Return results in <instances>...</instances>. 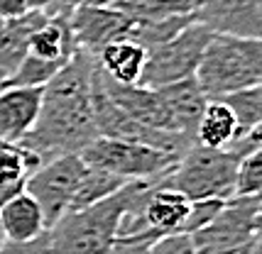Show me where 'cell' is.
Wrapping results in <instances>:
<instances>
[{
    "label": "cell",
    "mask_w": 262,
    "mask_h": 254,
    "mask_svg": "<svg viewBox=\"0 0 262 254\" xmlns=\"http://www.w3.org/2000/svg\"><path fill=\"white\" fill-rule=\"evenodd\" d=\"M235 196H262V149L240 157Z\"/></svg>",
    "instance_id": "23"
},
{
    "label": "cell",
    "mask_w": 262,
    "mask_h": 254,
    "mask_svg": "<svg viewBox=\"0 0 262 254\" xmlns=\"http://www.w3.org/2000/svg\"><path fill=\"white\" fill-rule=\"evenodd\" d=\"M211 39H213V32L204 24L194 22L186 30H182L174 39L149 49L137 86L157 91V88L179 83L184 79H194Z\"/></svg>",
    "instance_id": "6"
},
{
    "label": "cell",
    "mask_w": 262,
    "mask_h": 254,
    "mask_svg": "<svg viewBox=\"0 0 262 254\" xmlns=\"http://www.w3.org/2000/svg\"><path fill=\"white\" fill-rule=\"evenodd\" d=\"M255 149H262V122L252 125L248 132H243L228 147V151H233L235 157H245V154H250Z\"/></svg>",
    "instance_id": "27"
},
{
    "label": "cell",
    "mask_w": 262,
    "mask_h": 254,
    "mask_svg": "<svg viewBox=\"0 0 262 254\" xmlns=\"http://www.w3.org/2000/svg\"><path fill=\"white\" fill-rule=\"evenodd\" d=\"M42 108V88L5 86L0 91V142L23 144Z\"/></svg>",
    "instance_id": "12"
},
{
    "label": "cell",
    "mask_w": 262,
    "mask_h": 254,
    "mask_svg": "<svg viewBox=\"0 0 262 254\" xmlns=\"http://www.w3.org/2000/svg\"><path fill=\"white\" fill-rule=\"evenodd\" d=\"M61 69V64H49V61H39V59L25 54L23 61L17 64V69L8 76L5 86H25V88H42L54 79V73Z\"/></svg>",
    "instance_id": "21"
},
{
    "label": "cell",
    "mask_w": 262,
    "mask_h": 254,
    "mask_svg": "<svg viewBox=\"0 0 262 254\" xmlns=\"http://www.w3.org/2000/svg\"><path fill=\"white\" fill-rule=\"evenodd\" d=\"M79 157L86 166L120 176L123 181H164L179 162L147 144L111 137H96Z\"/></svg>",
    "instance_id": "5"
},
{
    "label": "cell",
    "mask_w": 262,
    "mask_h": 254,
    "mask_svg": "<svg viewBox=\"0 0 262 254\" xmlns=\"http://www.w3.org/2000/svg\"><path fill=\"white\" fill-rule=\"evenodd\" d=\"M145 61H147V49L127 37L105 44L96 54V64H98L101 73L120 86H137L142 69H145Z\"/></svg>",
    "instance_id": "15"
},
{
    "label": "cell",
    "mask_w": 262,
    "mask_h": 254,
    "mask_svg": "<svg viewBox=\"0 0 262 254\" xmlns=\"http://www.w3.org/2000/svg\"><path fill=\"white\" fill-rule=\"evenodd\" d=\"M257 240V237H255ZM255 240L248 244H240V247H233V249H223V252H213V254H250L252 247H255Z\"/></svg>",
    "instance_id": "32"
},
{
    "label": "cell",
    "mask_w": 262,
    "mask_h": 254,
    "mask_svg": "<svg viewBox=\"0 0 262 254\" xmlns=\"http://www.w3.org/2000/svg\"><path fill=\"white\" fill-rule=\"evenodd\" d=\"M0 227H3L5 240L12 244L34 242L45 232H49L45 213L30 193H20L8 206L0 208Z\"/></svg>",
    "instance_id": "14"
},
{
    "label": "cell",
    "mask_w": 262,
    "mask_h": 254,
    "mask_svg": "<svg viewBox=\"0 0 262 254\" xmlns=\"http://www.w3.org/2000/svg\"><path fill=\"white\" fill-rule=\"evenodd\" d=\"M93 71L96 57L76 49L54 79L42 86L39 117L20 144L42 164L64 154H81L98 137L91 105Z\"/></svg>",
    "instance_id": "1"
},
{
    "label": "cell",
    "mask_w": 262,
    "mask_h": 254,
    "mask_svg": "<svg viewBox=\"0 0 262 254\" xmlns=\"http://www.w3.org/2000/svg\"><path fill=\"white\" fill-rule=\"evenodd\" d=\"M5 242H8V240H5V235H3V227H0V247H3Z\"/></svg>",
    "instance_id": "35"
},
{
    "label": "cell",
    "mask_w": 262,
    "mask_h": 254,
    "mask_svg": "<svg viewBox=\"0 0 262 254\" xmlns=\"http://www.w3.org/2000/svg\"><path fill=\"white\" fill-rule=\"evenodd\" d=\"M238 117L226 100H208L204 115L196 125V144L206 149H228L238 139Z\"/></svg>",
    "instance_id": "17"
},
{
    "label": "cell",
    "mask_w": 262,
    "mask_h": 254,
    "mask_svg": "<svg viewBox=\"0 0 262 254\" xmlns=\"http://www.w3.org/2000/svg\"><path fill=\"white\" fill-rule=\"evenodd\" d=\"M238 162L240 157L228 149H206L194 144L162 184L179 191L189 200H230L235 198Z\"/></svg>",
    "instance_id": "4"
},
{
    "label": "cell",
    "mask_w": 262,
    "mask_h": 254,
    "mask_svg": "<svg viewBox=\"0 0 262 254\" xmlns=\"http://www.w3.org/2000/svg\"><path fill=\"white\" fill-rule=\"evenodd\" d=\"M98 79H101L103 91L111 95V100L123 113H127L135 122H140V125H145V127H152V130H162V132H177L169 108L164 103V98L160 95V91L142 88V86H120V83L111 81L108 76H103L101 69H98Z\"/></svg>",
    "instance_id": "11"
},
{
    "label": "cell",
    "mask_w": 262,
    "mask_h": 254,
    "mask_svg": "<svg viewBox=\"0 0 262 254\" xmlns=\"http://www.w3.org/2000/svg\"><path fill=\"white\" fill-rule=\"evenodd\" d=\"M5 83H8V73H5V71H0V91L5 88Z\"/></svg>",
    "instance_id": "34"
},
{
    "label": "cell",
    "mask_w": 262,
    "mask_h": 254,
    "mask_svg": "<svg viewBox=\"0 0 262 254\" xmlns=\"http://www.w3.org/2000/svg\"><path fill=\"white\" fill-rule=\"evenodd\" d=\"M130 20L113 5H76L69 15V27L76 49L96 57L105 44L127 37Z\"/></svg>",
    "instance_id": "9"
},
{
    "label": "cell",
    "mask_w": 262,
    "mask_h": 254,
    "mask_svg": "<svg viewBox=\"0 0 262 254\" xmlns=\"http://www.w3.org/2000/svg\"><path fill=\"white\" fill-rule=\"evenodd\" d=\"M160 240L157 232H142V235H127L118 237L103 254H147L149 247Z\"/></svg>",
    "instance_id": "25"
},
{
    "label": "cell",
    "mask_w": 262,
    "mask_h": 254,
    "mask_svg": "<svg viewBox=\"0 0 262 254\" xmlns=\"http://www.w3.org/2000/svg\"><path fill=\"white\" fill-rule=\"evenodd\" d=\"M252 227H255V237H262V196H257V208H255Z\"/></svg>",
    "instance_id": "31"
},
{
    "label": "cell",
    "mask_w": 262,
    "mask_h": 254,
    "mask_svg": "<svg viewBox=\"0 0 262 254\" xmlns=\"http://www.w3.org/2000/svg\"><path fill=\"white\" fill-rule=\"evenodd\" d=\"M157 91H160V95L169 108L177 132H182L184 137H189L196 144V125H199L206 105H208V98L201 91L196 76L194 79H184L179 83H171V86H164V88H157Z\"/></svg>",
    "instance_id": "13"
},
{
    "label": "cell",
    "mask_w": 262,
    "mask_h": 254,
    "mask_svg": "<svg viewBox=\"0 0 262 254\" xmlns=\"http://www.w3.org/2000/svg\"><path fill=\"white\" fill-rule=\"evenodd\" d=\"M255 208H257V196H235L226 200L223 210L218 213L211 225L189 235L196 254H213L252 242L255 240V227H252Z\"/></svg>",
    "instance_id": "8"
},
{
    "label": "cell",
    "mask_w": 262,
    "mask_h": 254,
    "mask_svg": "<svg viewBox=\"0 0 262 254\" xmlns=\"http://www.w3.org/2000/svg\"><path fill=\"white\" fill-rule=\"evenodd\" d=\"M226 200H218V198H206V200H191L189 206V215L184 222V235H194V232L204 230L206 225H211L216 215L223 210Z\"/></svg>",
    "instance_id": "24"
},
{
    "label": "cell",
    "mask_w": 262,
    "mask_h": 254,
    "mask_svg": "<svg viewBox=\"0 0 262 254\" xmlns=\"http://www.w3.org/2000/svg\"><path fill=\"white\" fill-rule=\"evenodd\" d=\"M201 0H115L113 8L130 22H155L171 17H196Z\"/></svg>",
    "instance_id": "18"
},
{
    "label": "cell",
    "mask_w": 262,
    "mask_h": 254,
    "mask_svg": "<svg viewBox=\"0 0 262 254\" xmlns=\"http://www.w3.org/2000/svg\"><path fill=\"white\" fill-rule=\"evenodd\" d=\"M196 17H171V20H155V22H133L127 30V39L137 42L145 49H155V46L169 42L186 30L189 24H194Z\"/></svg>",
    "instance_id": "20"
},
{
    "label": "cell",
    "mask_w": 262,
    "mask_h": 254,
    "mask_svg": "<svg viewBox=\"0 0 262 254\" xmlns=\"http://www.w3.org/2000/svg\"><path fill=\"white\" fill-rule=\"evenodd\" d=\"M147 254H196L194 242L189 235L184 232H174V235H164L157 242L149 247Z\"/></svg>",
    "instance_id": "26"
},
{
    "label": "cell",
    "mask_w": 262,
    "mask_h": 254,
    "mask_svg": "<svg viewBox=\"0 0 262 254\" xmlns=\"http://www.w3.org/2000/svg\"><path fill=\"white\" fill-rule=\"evenodd\" d=\"M145 181H130L113 196L67 213L49 227V254H103L120 237V222Z\"/></svg>",
    "instance_id": "2"
},
{
    "label": "cell",
    "mask_w": 262,
    "mask_h": 254,
    "mask_svg": "<svg viewBox=\"0 0 262 254\" xmlns=\"http://www.w3.org/2000/svg\"><path fill=\"white\" fill-rule=\"evenodd\" d=\"M196 22L213 35L262 39V0H201Z\"/></svg>",
    "instance_id": "10"
},
{
    "label": "cell",
    "mask_w": 262,
    "mask_h": 254,
    "mask_svg": "<svg viewBox=\"0 0 262 254\" xmlns=\"http://www.w3.org/2000/svg\"><path fill=\"white\" fill-rule=\"evenodd\" d=\"M27 54L49 64H67L76 54V42L69 27V17H47L27 39Z\"/></svg>",
    "instance_id": "16"
},
{
    "label": "cell",
    "mask_w": 262,
    "mask_h": 254,
    "mask_svg": "<svg viewBox=\"0 0 262 254\" xmlns=\"http://www.w3.org/2000/svg\"><path fill=\"white\" fill-rule=\"evenodd\" d=\"M196 81L208 100L262 83V39L213 35L196 69Z\"/></svg>",
    "instance_id": "3"
},
{
    "label": "cell",
    "mask_w": 262,
    "mask_h": 254,
    "mask_svg": "<svg viewBox=\"0 0 262 254\" xmlns=\"http://www.w3.org/2000/svg\"><path fill=\"white\" fill-rule=\"evenodd\" d=\"M125 184H130V181H123L120 176H113V173L101 171V169L86 166L83 176H81V181H79V188L74 193V200L69 206V213L83 210V208H89V206H93V203H101L103 198L113 196L115 191H120Z\"/></svg>",
    "instance_id": "19"
},
{
    "label": "cell",
    "mask_w": 262,
    "mask_h": 254,
    "mask_svg": "<svg viewBox=\"0 0 262 254\" xmlns=\"http://www.w3.org/2000/svg\"><path fill=\"white\" fill-rule=\"evenodd\" d=\"M30 10V0H0V20H12Z\"/></svg>",
    "instance_id": "30"
},
{
    "label": "cell",
    "mask_w": 262,
    "mask_h": 254,
    "mask_svg": "<svg viewBox=\"0 0 262 254\" xmlns=\"http://www.w3.org/2000/svg\"><path fill=\"white\" fill-rule=\"evenodd\" d=\"M83 169H86V164L79 154H64V157H54L49 162L39 164L27 176L25 193H30L39 203L47 227H52L61 215L69 213V206L79 188Z\"/></svg>",
    "instance_id": "7"
},
{
    "label": "cell",
    "mask_w": 262,
    "mask_h": 254,
    "mask_svg": "<svg viewBox=\"0 0 262 254\" xmlns=\"http://www.w3.org/2000/svg\"><path fill=\"white\" fill-rule=\"evenodd\" d=\"M0 254H49V232H45L39 240L27 242V244L5 242L0 247Z\"/></svg>",
    "instance_id": "28"
},
{
    "label": "cell",
    "mask_w": 262,
    "mask_h": 254,
    "mask_svg": "<svg viewBox=\"0 0 262 254\" xmlns=\"http://www.w3.org/2000/svg\"><path fill=\"white\" fill-rule=\"evenodd\" d=\"M25 186H27V179H5V176H0V208L8 206L12 198L25 193Z\"/></svg>",
    "instance_id": "29"
},
{
    "label": "cell",
    "mask_w": 262,
    "mask_h": 254,
    "mask_svg": "<svg viewBox=\"0 0 262 254\" xmlns=\"http://www.w3.org/2000/svg\"><path fill=\"white\" fill-rule=\"evenodd\" d=\"M223 100L233 108V113L238 117L240 135L248 132L252 125L262 122V83L252 86V88H245V91H240V93H233V95L223 98Z\"/></svg>",
    "instance_id": "22"
},
{
    "label": "cell",
    "mask_w": 262,
    "mask_h": 254,
    "mask_svg": "<svg viewBox=\"0 0 262 254\" xmlns=\"http://www.w3.org/2000/svg\"><path fill=\"white\" fill-rule=\"evenodd\" d=\"M250 254H262V237H257V240H255V247H252Z\"/></svg>",
    "instance_id": "33"
}]
</instances>
